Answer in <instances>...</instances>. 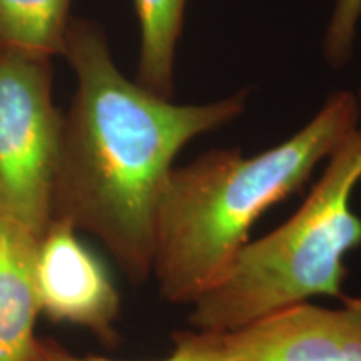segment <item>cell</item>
Masks as SVG:
<instances>
[{
	"label": "cell",
	"mask_w": 361,
	"mask_h": 361,
	"mask_svg": "<svg viewBox=\"0 0 361 361\" xmlns=\"http://www.w3.org/2000/svg\"><path fill=\"white\" fill-rule=\"evenodd\" d=\"M64 59L78 87L62 112L52 219L99 239L130 283H144L176 156L191 139L236 119L246 92L204 106L173 104L126 78L102 27L75 17Z\"/></svg>",
	"instance_id": "cell-1"
},
{
	"label": "cell",
	"mask_w": 361,
	"mask_h": 361,
	"mask_svg": "<svg viewBox=\"0 0 361 361\" xmlns=\"http://www.w3.org/2000/svg\"><path fill=\"white\" fill-rule=\"evenodd\" d=\"M358 102H360V107H361V87H360V94H358Z\"/></svg>",
	"instance_id": "cell-12"
},
{
	"label": "cell",
	"mask_w": 361,
	"mask_h": 361,
	"mask_svg": "<svg viewBox=\"0 0 361 361\" xmlns=\"http://www.w3.org/2000/svg\"><path fill=\"white\" fill-rule=\"evenodd\" d=\"M34 276L40 313L54 323L89 329L109 345L117 340L119 291L71 224L52 219L39 238Z\"/></svg>",
	"instance_id": "cell-6"
},
{
	"label": "cell",
	"mask_w": 361,
	"mask_h": 361,
	"mask_svg": "<svg viewBox=\"0 0 361 361\" xmlns=\"http://www.w3.org/2000/svg\"><path fill=\"white\" fill-rule=\"evenodd\" d=\"M328 159L303 206L268 236L247 241L194 301V329L229 331L313 296L343 295L345 256L361 245V219L350 207L361 179V130H351Z\"/></svg>",
	"instance_id": "cell-3"
},
{
	"label": "cell",
	"mask_w": 361,
	"mask_h": 361,
	"mask_svg": "<svg viewBox=\"0 0 361 361\" xmlns=\"http://www.w3.org/2000/svg\"><path fill=\"white\" fill-rule=\"evenodd\" d=\"M360 102L336 92L293 137L258 156L214 149L173 168L156 218L152 274L169 303L192 305L231 266L261 214L298 191L356 129Z\"/></svg>",
	"instance_id": "cell-2"
},
{
	"label": "cell",
	"mask_w": 361,
	"mask_h": 361,
	"mask_svg": "<svg viewBox=\"0 0 361 361\" xmlns=\"http://www.w3.org/2000/svg\"><path fill=\"white\" fill-rule=\"evenodd\" d=\"M72 0H0V51L64 57Z\"/></svg>",
	"instance_id": "cell-8"
},
{
	"label": "cell",
	"mask_w": 361,
	"mask_h": 361,
	"mask_svg": "<svg viewBox=\"0 0 361 361\" xmlns=\"http://www.w3.org/2000/svg\"><path fill=\"white\" fill-rule=\"evenodd\" d=\"M61 123L51 59L0 51V218L39 238L52 221Z\"/></svg>",
	"instance_id": "cell-4"
},
{
	"label": "cell",
	"mask_w": 361,
	"mask_h": 361,
	"mask_svg": "<svg viewBox=\"0 0 361 361\" xmlns=\"http://www.w3.org/2000/svg\"><path fill=\"white\" fill-rule=\"evenodd\" d=\"M37 245L39 236L25 226L0 218V361H35L37 356Z\"/></svg>",
	"instance_id": "cell-7"
},
{
	"label": "cell",
	"mask_w": 361,
	"mask_h": 361,
	"mask_svg": "<svg viewBox=\"0 0 361 361\" xmlns=\"http://www.w3.org/2000/svg\"><path fill=\"white\" fill-rule=\"evenodd\" d=\"M35 361H116V360L102 358V356H78L71 353V351H67L64 346L59 345L57 341L40 340ZM161 361H197V360H192L189 358V356L173 350V355H171L169 358L161 360Z\"/></svg>",
	"instance_id": "cell-11"
},
{
	"label": "cell",
	"mask_w": 361,
	"mask_h": 361,
	"mask_svg": "<svg viewBox=\"0 0 361 361\" xmlns=\"http://www.w3.org/2000/svg\"><path fill=\"white\" fill-rule=\"evenodd\" d=\"M174 351L197 361H361V298L306 303L229 331H178Z\"/></svg>",
	"instance_id": "cell-5"
},
{
	"label": "cell",
	"mask_w": 361,
	"mask_h": 361,
	"mask_svg": "<svg viewBox=\"0 0 361 361\" xmlns=\"http://www.w3.org/2000/svg\"><path fill=\"white\" fill-rule=\"evenodd\" d=\"M361 17V0H336L333 17L324 34V57L333 67H343L353 54L356 29Z\"/></svg>",
	"instance_id": "cell-10"
},
{
	"label": "cell",
	"mask_w": 361,
	"mask_h": 361,
	"mask_svg": "<svg viewBox=\"0 0 361 361\" xmlns=\"http://www.w3.org/2000/svg\"><path fill=\"white\" fill-rule=\"evenodd\" d=\"M188 0H134L141 25L137 82L157 96H174L176 47Z\"/></svg>",
	"instance_id": "cell-9"
}]
</instances>
